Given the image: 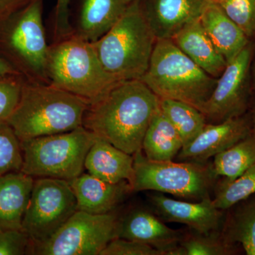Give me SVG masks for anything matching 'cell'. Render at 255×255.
Masks as SVG:
<instances>
[{"mask_svg": "<svg viewBox=\"0 0 255 255\" xmlns=\"http://www.w3.org/2000/svg\"><path fill=\"white\" fill-rule=\"evenodd\" d=\"M159 108V97L141 80L119 82L89 105L82 127L133 155L142 150L145 132Z\"/></svg>", "mask_w": 255, "mask_h": 255, "instance_id": "cell-1", "label": "cell"}, {"mask_svg": "<svg viewBox=\"0 0 255 255\" xmlns=\"http://www.w3.org/2000/svg\"><path fill=\"white\" fill-rule=\"evenodd\" d=\"M89 105L50 84H22L16 108L6 122L21 140L71 131L82 127Z\"/></svg>", "mask_w": 255, "mask_h": 255, "instance_id": "cell-2", "label": "cell"}, {"mask_svg": "<svg viewBox=\"0 0 255 255\" xmlns=\"http://www.w3.org/2000/svg\"><path fill=\"white\" fill-rule=\"evenodd\" d=\"M156 41L140 0H135L110 31L92 44L106 71L123 82L140 80L145 75Z\"/></svg>", "mask_w": 255, "mask_h": 255, "instance_id": "cell-3", "label": "cell"}, {"mask_svg": "<svg viewBox=\"0 0 255 255\" xmlns=\"http://www.w3.org/2000/svg\"><path fill=\"white\" fill-rule=\"evenodd\" d=\"M47 75L50 85L95 103L119 81L102 66L93 44L76 35L50 46Z\"/></svg>", "mask_w": 255, "mask_h": 255, "instance_id": "cell-4", "label": "cell"}, {"mask_svg": "<svg viewBox=\"0 0 255 255\" xmlns=\"http://www.w3.org/2000/svg\"><path fill=\"white\" fill-rule=\"evenodd\" d=\"M140 80L159 99L181 101L201 110L217 79L199 68L172 39H157L148 68Z\"/></svg>", "mask_w": 255, "mask_h": 255, "instance_id": "cell-5", "label": "cell"}, {"mask_svg": "<svg viewBox=\"0 0 255 255\" xmlns=\"http://www.w3.org/2000/svg\"><path fill=\"white\" fill-rule=\"evenodd\" d=\"M95 134L83 127L71 131L21 140V172L34 178H53L70 182L83 173L87 152Z\"/></svg>", "mask_w": 255, "mask_h": 255, "instance_id": "cell-6", "label": "cell"}, {"mask_svg": "<svg viewBox=\"0 0 255 255\" xmlns=\"http://www.w3.org/2000/svg\"><path fill=\"white\" fill-rule=\"evenodd\" d=\"M133 159L132 191H155L199 201L210 195L217 177L212 164L150 160L142 150L134 154Z\"/></svg>", "mask_w": 255, "mask_h": 255, "instance_id": "cell-7", "label": "cell"}, {"mask_svg": "<svg viewBox=\"0 0 255 255\" xmlns=\"http://www.w3.org/2000/svg\"><path fill=\"white\" fill-rule=\"evenodd\" d=\"M43 0H33L6 23L3 43L30 82L49 84L47 75L50 46L43 23Z\"/></svg>", "mask_w": 255, "mask_h": 255, "instance_id": "cell-8", "label": "cell"}, {"mask_svg": "<svg viewBox=\"0 0 255 255\" xmlns=\"http://www.w3.org/2000/svg\"><path fill=\"white\" fill-rule=\"evenodd\" d=\"M118 215L90 214L77 211L49 239L32 245L30 255H100L119 238Z\"/></svg>", "mask_w": 255, "mask_h": 255, "instance_id": "cell-9", "label": "cell"}, {"mask_svg": "<svg viewBox=\"0 0 255 255\" xmlns=\"http://www.w3.org/2000/svg\"><path fill=\"white\" fill-rule=\"evenodd\" d=\"M78 211L73 189L67 181L36 178L25 211L21 229L32 245L53 236Z\"/></svg>", "mask_w": 255, "mask_h": 255, "instance_id": "cell-10", "label": "cell"}, {"mask_svg": "<svg viewBox=\"0 0 255 255\" xmlns=\"http://www.w3.org/2000/svg\"><path fill=\"white\" fill-rule=\"evenodd\" d=\"M255 40H251L241 53L228 63L217 79L211 97L201 112L208 123L217 124L246 114L255 95L251 65Z\"/></svg>", "mask_w": 255, "mask_h": 255, "instance_id": "cell-11", "label": "cell"}, {"mask_svg": "<svg viewBox=\"0 0 255 255\" xmlns=\"http://www.w3.org/2000/svg\"><path fill=\"white\" fill-rule=\"evenodd\" d=\"M150 201L157 216L165 222L186 225L194 232L206 234L221 231L224 214L217 209L210 195L198 202L171 199L161 194H151Z\"/></svg>", "mask_w": 255, "mask_h": 255, "instance_id": "cell-12", "label": "cell"}, {"mask_svg": "<svg viewBox=\"0 0 255 255\" xmlns=\"http://www.w3.org/2000/svg\"><path fill=\"white\" fill-rule=\"evenodd\" d=\"M251 133L249 112L221 123H207L189 145L182 147L178 158L186 162L204 163L211 157L227 150Z\"/></svg>", "mask_w": 255, "mask_h": 255, "instance_id": "cell-13", "label": "cell"}, {"mask_svg": "<svg viewBox=\"0 0 255 255\" xmlns=\"http://www.w3.org/2000/svg\"><path fill=\"white\" fill-rule=\"evenodd\" d=\"M209 0H140L146 21L157 39H172L199 19Z\"/></svg>", "mask_w": 255, "mask_h": 255, "instance_id": "cell-14", "label": "cell"}, {"mask_svg": "<svg viewBox=\"0 0 255 255\" xmlns=\"http://www.w3.org/2000/svg\"><path fill=\"white\" fill-rule=\"evenodd\" d=\"M184 234L164 224L158 216L142 209L129 211L119 220V238L145 243L168 255Z\"/></svg>", "mask_w": 255, "mask_h": 255, "instance_id": "cell-15", "label": "cell"}, {"mask_svg": "<svg viewBox=\"0 0 255 255\" xmlns=\"http://www.w3.org/2000/svg\"><path fill=\"white\" fill-rule=\"evenodd\" d=\"M78 204V211L90 214L112 212L132 191L127 180L110 183L89 173H82L68 182Z\"/></svg>", "mask_w": 255, "mask_h": 255, "instance_id": "cell-16", "label": "cell"}, {"mask_svg": "<svg viewBox=\"0 0 255 255\" xmlns=\"http://www.w3.org/2000/svg\"><path fill=\"white\" fill-rule=\"evenodd\" d=\"M199 21L227 63L234 59L251 41L214 0L208 1Z\"/></svg>", "mask_w": 255, "mask_h": 255, "instance_id": "cell-17", "label": "cell"}, {"mask_svg": "<svg viewBox=\"0 0 255 255\" xmlns=\"http://www.w3.org/2000/svg\"><path fill=\"white\" fill-rule=\"evenodd\" d=\"M183 53L199 68L218 79L227 66V61L214 46L199 19L193 21L172 38Z\"/></svg>", "mask_w": 255, "mask_h": 255, "instance_id": "cell-18", "label": "cell"}, {"mask_svg": "<svg viewBox=\"0 0 255 255\" xmlns=\"http://www.w3.org/2000/svg\"><path fill=\"white\" fill-rule=\"evenodd\" d=\"M133 155L97 137L87 152L85 169L89 174L105 182L127 180L130 184L133 177Z\"/></svg>", "mask_w": 255, "mask_h": 255, "instance_id": "cell-19", "label": "cell"}, {"mask_svg": "<svg viewBox=\"0 0 255 255\" xmlns=\"http://www.w3.org/2000/svg\"><path fill=\"white\" fill-rule=\"evenodd\" d=\"M33 182L21 171L0 177V231L21 229Z\"/></svg>", "mask_w": 255, "mask_h": 255, "instance_id": "cell-20", "label": "cell"}, {"mask_svg": "<svg viewBox=\"0 0 255 255\" xmlns=\"http://www.w3.org/2000/svg\"><path fill=\"white\" fill-rule=\"evenodd\" d=\"M124 0H83L74 34L94 43L110 31L127 9Z\"/></svg>", "mask_w": 255, "mask_h": 255, "instance_id": "cell-21", "label": "cell"}, {"mask_svg": "<svg viewBox=\"0 0 255 255\" xmlns=\"http://www.w3.org/2000/svg\"><path fill=\"white\" fill-rule=\"evenodd\" d=\"M227 211L223 237L231 244L241 245L246 255H255V194Z\"/></svg>", "mask_w": 255, "mask_h": 255, "instance_id": "cell-22", "label": "cell"}, {"mask_svg": "<svg viewBox=\"0 0 255 255\" xmlns=\"http://www.w3.org/2000/svg\"><path fill=\"white\" fill-rule=\"evenodd\" d=\"M182 147L179 133L159 108L151 121L142 141L144 155L150 160L172 161Z\"/></svg>", "mask_w": 255, "mask_h": 255, "instance_id": "cell-23", "label": "cell"}, {"mask_svg": "<svg viewBox=\"0 0 255 255\" xmlns=\"http://www.w3.org/2000/svg\"><path fill=\"white\" fill-rule=\"evenodd\" d=\"M159 108L179 133L182 147L191 143L208 123L200 110L181 101L159 99Z\"/></svg>", "mask_w": 255, "mask_h": 255, "instance_id": "cell-24", "label": "cell"}, {"mask_svg": "<svg viewBox=\"0 0 255 255\" xmlns=\"http://www.w3.org/2000/svg\"><path fill=\"white\" fill-rule=\"evenodd\" d=\"M214 157L212 167L215 175L232 181L255 164V139L250 134Z\"/></svg>", "mask_w": 255, "mask_h": 255, "instance_id": "cell-25", "label": "cell"}, {"mask_svg": "<svg viewBox=\"0 0 255 255\" xmlns=\"http://www.w3.org/2000/svg\"><path fill=\"white\" fill-rule=\"evenodd\" d=\"M237 246L228 243L221 231L206 234L193 231L183 236L180 243L168 255H230L237 253Z\"/></svg>", "mask_w": 255, "mask_h": 255, "instance_id": "cell-26", "label": "cell"}, {"mask_svg": "<svg viewBox=\"0 0 255 255\" xmlns=\"http://www.w3.org/2000/svg\"><path fill=\"white\" fill-rule=\"evenodd\" d=\"M255 194V164L232 181L225 178L220 180L215 187L213 201L217 209L227 211Z\"/></svg>", "mask_w": 255, "mask_h": 255, "instance_id": "cell-27", "label": "cell"}, {"mask_svg": "<svg viewBox=\"0 0 255 255\" xmlns=\"http://www.w3.org/2000/svg\"><path fill=\"white\" fill-rule=\"evenodd\" d=\"M23 164L21 141L6 121H0V177L20 172Z\"/></svg>", "mask_w": 255, "mask_h": 255, "instance_id": "cell-28", "label": "cell"}, {"mask_svg": "<svg viewBox=\"0 0 255 255\" xmlns=\"http://www.w3.org/2000/svg\"><path fill=\"white\" fill-rule=\"evenodd\" d=\"M218 3L250 40H255V0H221Z\"/></svg>", "mask_w": 255, "mask_h": 255, "instance_id": "cell-29", "label": "cell"}, {"mask_svg": "<svg viewBox=\"0 0 255 255\" xmlns=\"http://www.w3.org/2000/svg\"><path fill=\"white\" fill-rule=\"evenodd\" d=\"M32 241L22 229L0 231V255H30Z\"/></svg>", "mask_w": 255, "mask_h": 255, "instance_id": "cell-30", "label": "cell"}, {"mask_svg": "<svg viewBox=\"0 0 255 255\" xmlns=\"http://www.w3.org/2000/svg\"><path fill=\"white\" fill-rule=\"evenodd\" d=\"M100 255H164L163 252L153 247L117 238L111 241Z\"/></svg>", "mask_w": 255, "mask_h": 255, "instance_id": "cell-31", "label": "cell"}, {"mask_svg": "<svg viewBox=\"0 0 255 255\" xmlns=\"http://www.w3.org/2000/svg\"><path fill=\"white\" fill-rule=\"evenodd\" d=\"M22 83L12 78L0 79V121H6L16 108Z\"/></svg>", "mask_w": 255, "mask_h": 255, "instance_id": "cell-32", "label": "cell"}, {"mask_svg": "<svg viewBox=\"0 0 255 255\" xmlns=\"http://www.w3.org/2000/svg\"><path fill=\"white\" fill-rule=\"evenodd\" d=\"M71 0H57L54 18V35L57 41L72 36L74 30L70 22Z\"/></svg>", "mask_w": 255, "mask_h": 255, "instance_id": "cell-33", "label": "cell"}, {"mask_svg": "<svg viewBox=\"0 0 255 255\" xmlns=\"http://www.w3.org/2000/svg\"><path fill=\"white\" fill-rule=\"evenodd\" d=\"M31 1L33 0H0V18L19 11Z\"/></svg>", "mask_w": 255, "mask_h": 255, "instance_id": "cell-34", "label": "cell"}, {"mask_svg": "<svg viewBox=\"0 0 255 255\" xmlns=\"http://www.w3.org/2000/svg\"><path fill=\"white\" fill-rule=\"evenodd\" d=\"M19 73L6 60L0 58V79L12 78Z\"/></svg>", "mask_w": 255, "mask_h": 255, "instance_id": "cell-35", "label": "cell"}, {"mask_svg": "<svg viewBox=\"0 0 255 255\" xmlns=\"http://www.w3.org/2000/svg\"><path fill=\"white\" fill-rule=\"evenodd\" d=\"M248 112L251 118V133L250 134L255 139V94Z\"/></svg>", "mask_w": 255, "mask_h": 255, "instance_id": "cell-36", "label": "cell"}, {"mask_svg": "<svg viewBox=\"0 0 255 255\" xmlns=\"http://www.w3.org/2000/svg\"><path fill=\"white\" fill-rule=\"evenodd\" d=\"M251 78L252 82H253V89H254L255 93V53L251 65Z\"/></svg>", "mask_w": 255, "mask_h": 255, "instance_id": "cell-37", "label": "cell"}, {"mask_svg": "<svg viewBox=\"0 0 255 255\" xmlns=\"http://www.w3.org/2000/svg\"><path fill=\"white\" fill-rule=\"evenodd\" d=\"M127 4H130V3L132 2V1H135V0H124Z\"/></svg>", "mask_w": 255, "mask_h": 255, "instance_id": "cell-38", "label": "cell"}, {"mask_svg": "<svg viewBox=\"0 0 255 255\" xmlns=\"http://www.w3.org/2000/svg\"><path fill=\"white\" fill-rule=\"evenodd\" d=\"M214 1H217V2H219V1H221V0H214Z\"/></svg>", "mask_w": 255, "mask_h": 255, "instance_id": "cell-39", "label": "cell"}]
</instances>
